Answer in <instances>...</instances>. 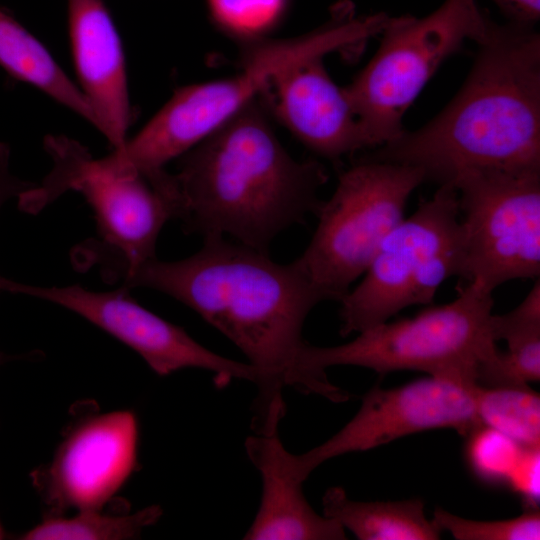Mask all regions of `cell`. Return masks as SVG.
<instances>
[{
    "label": "cell",
    "instance_id": "cell-1",
    "mask_svg": "<svg viewBox=\"0 0 540 540\" xmlns=\"http://www.w3.org/2000/svg\"><path fill=\"white\" fill-rule=\"evenodd\" d=\"M122 278L128 288L154 289L185 304L241 350L257 373L252 426L284 401V387L332 402L350 398L302 365L303 325L322 301L295 261L280 264L266 252L217 237L204 239L185 259L154 258Z\"/></svg>",
    "mask_w": 540,
    "mask_h": 540
},
{
    "label": "cell",
    "instance_id": "cell-2",
    "mask_svg": "<svg viewBox=\"0 0 540 540\" xmlns=\"http://www.w3.org/2000/svg\"><path fill=\"white\" fill-rule=\"evenodd\" d=\"M476 44L469 74L440 113L364 157L416 167L425 181L451 187L469 172L540 171L536 26L490 17Z\"/></svg>",
    "mask_w": 540,
    "mask_h": 540
},
{
    "label": "cell",
    "instance_id": "cell-3",
    "mask_svg": "<svg viewBox=\"0 0 540 540\" xmlns=\"http://www.w3.org/2000/svg\"><path fill=\"white\" fill-rule=\"evenodd\" d=\"M270 119L258 97L178 158L175 219L186 232L268 253L278 234L317 215L327 172L294 159Z\"/></svg>",
    "mask_w": 540,
    "mask_h": 540
},
{
    "label": "cell",
    "instance_id": "cell-4",
    "mask_svg": "<svg viewBox=\"0 0 540 540\" xmlns=\"http://www.w3.org/2000/svg\"><path fill=\"white\" fill-rule=\"evenodd\" d=\"M382 26L378 14L357 15L352 3L342 2L334 6L324 24L308 33L243 44L234 75L177 89L132 139L113 150V164L128 172L163 169L258 98L281 72L364 44L378 36Z\"/></svg>",
    "mask_w": 540,
    "mask_h": 540
},
{
    "label": "cell",
    "instance_id": "cell-5",
    "mask_svg": "<svg viewBox=\"0 0 540 540\" xmlns=\"http://www.w3.org/2000/svg\"><path fill=\"white\" fill-rule=\"evenodd\" d=\"M492 293L477 283H465L451 302L430 306L413 317L388 320L345 344L307 343L302 365L320 380H328L325 369L343 365L371 369L381 376L413 370L476 384L479 365L498 349L492 329Z\"/></svg>",
    "mask_w": 540,
    "mask_h": 540
},
{
    "label": "cell",
    "instance_id": "cell-6",
    "mask_svg": "<svg viewBox=\"0 0 540 540\" xmlns=\"http://www.w3.org/2000/svg\"><path fill=\"white\" fill-rule=\"evenodd\" d=\"M489 19L476 0H445L424 17H390L373 57L343 87L370 148L405 131L403 117L427 82L466 42L484 35Z\"/></svg>",
    "mask_w": 540,
    "mask_h": 540
},
{
    "label": "cell",
    "instance_id": "cell-7",
    "mask_svg": "<svg viewBox=\"0 0 540 540\" xmlns=\"http://www.w3.org/2000/svg\"><path fill=\"white\" fill-rule=\"evenodd\" d=\"M53 166L41 184L22 193L19 206L36 213L67 191L84 196L98 225L100 245L116 259L120 277L156 258V243L164 224L175 219L177 191L173 175L114 173L82 144L63 135L44 141Z\"/></svg>",
    "mask_w": 540,
    "mask_h": 540
},
{
    "label": "cell",
    "instance_id": "cell-8",
    "mask_svg": "<svg viewBox=\"0 0 540 540\" xmlns=\"http://www.w3.org/2000/svg\"><path fill=\"white\" fill-rule=\"evenodd\" d=\"M462 264L458 194L439 186L389 232L361 281L339 301L341 335L384 323L406 307L432 303L447 279L460 277Z\"/></svg>",
    "mask_w": 540,
    "mask_h": 540
},
{
    "label": "cell",
    "instance_id": "cell-9",
    "mask_svg": "<svg viewBox=\"0 0 540 540\" xmlns=\"http://www.w3.org/2000/svg\"><path fill=\"white\" fill-rule=\"evenodd\" d=\"M424 182L416 167L364 156L340 173L333 194L317 213L307 248L294 260L321 301H340L346 295Z\"/></svg>",
    "mask_w": 540,
    "mask_h": 540
},
{
    "label": "cell",
    "instance_id": "cell-10",
    "mask_svg": "<svg viewBox=\"0 0 540 540\" xmlns=\"http://www.w3.org/2000/svg\"><path fill=\"white\" fill-rule=\"evenodd\" d=\"M463 239L460 279L493 292L540 274V171H476L453 184Z\"/></svg>",
    "mask_w": 540,
    "mask_h": 540
},
{
    "label": "cell",
    "instance_id": "cell-11",
    "mask_svg": "<svg viewBox=\"0 0 540 540\" xmlns=\"http://www.w3.org/2000/svg\"><path fill=\"white\" fill-rule=\"evenodd\" d=\"M475 387L468 381L430 375L389 389L375 385L362 397L358 412L332 437L303 454L289 452L288 466L304 482L329 459L407 435L449 428L467 437L481 425Z\"/></svg>",
    "mask_w": 540,
    "mask_h": 540
},
{
    "label": "cell",
    "instance_id": "cell-12",
    "mask_svg": "<svg viewBox=\"0 0 540 540\" xmlns=\"http://www.w3.org/2000/svg\"><path fill=\"white\" fill-rule=\"evenodd\" d=\"M0 286L3 291L40 298L75 312L137 352L160 376L198 368L213 373L220 387L234 379L253 384L257 381V373L248 362L205 348L183 328L139 305L124 285L114 291L95 292L79 285L40 287L0 277Z\"/></svg>",
    "mask_w": 540,
    "mask_h": 540
},
{
    "label": "cell",
    "instance_id": "cell-13",
    "mask_svg": "<svg viewBox=\"0 0 540 540\" xmlns=\"http://www.w3.org/2000/svg\"><path fill=\"white\" fill-rule=\"evenodd\" d=\"M138 422L129 410L92 414L75 421L50 463L31 473L43 502L67 510H102L135 471Z\"/></svg>",
    "mask_w": 540,
    "mask_h": 540
},
{
    "label": "cell",
    "instance_id": "cell-14",
    "mask_svg": "<svg viewBox=\"0 0 540 540\" xmlns=\"http://www.w3.org/2000/svg\"><path fill=\"white\" fill-rule=\"evenodd\" d=\"M315 58L275 76L260 94L272 119L316 155L332 161L370 148L343 87Z\"/></svg>",
    "mask_w": 540,
    "mask_h": 540
},
{
    "label": "cell",
    "instance_id": "cell-15",
    "mask_svg": "<svg viewBox=\"0 0 540 540\" xmlns=\"http://www.w3.org/2000/svg\"><path fill=\"white\" fill-rule=\"evenodd\" d=\"M67 19L79 87L94 111L97 129L119 149L133 115L118 31L103 0H68Z\"/></svg>",
    "mask_w": 540,
    "mask_h": 540
},
{
    "label": "cell",
    "instance_id": "cell-16",
    "mask_svg": "<svg viewBox=\"0 0 540 540\" xmlns=\"http://www.w3.org/2000/svg\"><path fill=\"white\" fill-rule=\"evenodd\" d=\"M285 414L275 412L248 436L245 450L261 476V501L244 535L251 540H343L345 529L319 515L308 503L303 483L289 469L288 451L279 436Z\"/></svg>",
    "mask_w": 540,
    "mask_h": 540
},
{
    "label": "cell",
    "instance_id": "cell-17",
    "mask_svg": "<svg viewBox=\"0 0 540 540\" xmlns=\"http://www.w3.org/2000/svg\"><path fill=\"white\" fill-rule=\"evenodd\" d=\"M323 515L337 521L359 540H437L441 530L425 515L421 499L356 501L341 487L327 489Z\"/></svg>",
    "mask_w": 540,
    "mask_h": 540
},
{
    "label": "cell",
    "instance_id": "cell-18",
    "mask_svg": "<svg viewBox=\"0 0 540 540\" xmlns=\"http://www.w3.org/2000/svg\"><path fill=\"white\" fill-rule=\"evenodd\" d=\"M0 66L72 110L95 128L94 111L45 46L9 14L0 10Z\"/></svg>",
    "mask_w": 540,
    "mask_h": 540
},
{
    "label": "cell",
    "instance_id": "cell-19",
    "mask_svg": "<svg viewBox=\"0 0 540 540\" xmlns=\"http://www.w3.org/2000/svg\"><path fill=\"white\" fill-rule=\"evenodd\" d=\"M163 511L151 505L131 514H108L101 510H81L71 517L49 515L22 534L24 540H126L140 537L155 524Z\"/></svg>",
    "mask_w": 540,
    "mask_h": 540
},
{
    "label": "cell",
    "instance_id": "cell-20",
    "mask_svg": "<svg viewBox=\"0 0 540 540\" xmlns=\"http://www.w3.org/2000/svg\"><path fill=\"white\" fill-rule=\"evenodd\" d=\"M475 403L481 425L527 449L540 445V396L529 385L484 387L476 384Z\"/></svg>",
    "mask_w": 540,
    "mask_h": 540
},
{
    "label": "cell",
    "instance_id": "cell-21",
    "mask_svg": "<svg viewBox=\"0 0 540 540\" xmlns=\"http://www.w3.org/2000/svg\"><path fill=\"white\" fill-rule=\"evenodd\" d=\"M214 23L241 44L268 37L286 0H207Z\"/></svg>",
    "mask_w": 540,
    "mask_h": 540
},
{
    "label": "cell",
    "instance_id": "cell-22",
    "mask_svg": "<svg viewBox=\"0 0 540 540\" xmlns=\"http://www.w3.org/2000/svg\"><path fill=\"white\" fill-rule=\"evenodd\" d=\"M484 362L476 374V384L484 387L527 386L540 380V336L507 344Z\"/></svg>",
    "mask_w": 540,
    "mask_h": 540
},
{
    "label": "cell",
    "instance_id": "cell-23",
    "mask_svg": "<svg viewBox=\"0 0 540 540\" xmlns=\"http://www.w3.org/2000/svg\"><path fill=\"white\" fill-rule=\"evenodd\" d=\"M433 521L441 531H448L457 540L540 539V512L537 507H526L520 516L495 521L466 519L438 507Z\"/></svg>",
    "mask_w": 540,
    "mask_h": 540
},
{
    "label": "cell",
    "instance_id": "cell-24",
    "mask_svg": "<svg viewBox=\"0 0 540 540\" xmlns=\"http://www.w3.org/2000/svg\"><path fill=\"white\" fill-rule=\"evenodd\" d=\"M467 437V458L474 473L490 483H508L527 448L484 425Z\"/></svg>",
    "mask_w": 540,
    "mask_h": 540
},
{
    "label": "cell",
    "instance_id": "cell-25",
    "mask_svg": "<svg viewBox=\"0 0 540 540\" xmlns=\"http://www.w3.org/2000/svg\"><path fill=\"white\" fill-rule=\"evenodd\" d=\"M495 340L507 344L540 336V280L537 278L525 298L511 311L493 314Z\"/></svg>",
    "mask_w": 540,
    "mask_h": 540
},
{
    "label": "cell",
    "instance_id": "cell-26",
    "mask_svg": "<svg viewBox=\"0 0 540 540\" xmlns=\"http://www.w3.org/2000/svg\"><path fill=\"white\" fill-rule=\"evenodd\" d=\"M37 183L23 181L10 171V149L0 142V209L9 199L19 197Z\"/></svg>",
    "mask_w": 540,
    "mask_h": 540
},
{
    "label": "cell",
    "instance_id": "cell-27",
    "mask_svg": "<svg viewBox=\"0 0 540 540\" xmlns=\"http://www.w3.org/2000/svg\"><path fill=\"white\" fill-rule=\"evenodd\" d=\"M508 22L536 26L540 19V0H491Z\"/></svg>",
    "mask_w": 540,
    "mask_h": 540
},
{
    "label": "cell",
    "instance_id": "cell-28",
    "mask_svg": "<svg viewBox=\"0 0 540 540\" xmlns=\"http://www.w3.org/2000/svg\"><path fill=\"white\" fill-rule=\"evenodd\" d=\"M1 288H0V292H1ZM10 357L9 356H6L4 353L0 352V365L3 364L5 361L9 360Z\"/></svg>",
    "mask_w": 540,
    "mask_h": 540
},
{
    "label": "cell",
    "instance_id": "cell-29",
    "mask_svg": "<svg viewBox=\"0 0 540 540\" xmlns=\"http://www.w3.org/2000/svg\"><path fill=\"white\" fill-rule=\"evenodd\" d=\"M3 538H5V532H4L3 527H2V525L0 523V539H3Z\"/></svg>",
    "mask_w": 540,
    "mask_h": 540
}]
</instances>
